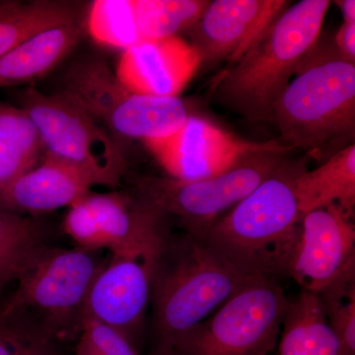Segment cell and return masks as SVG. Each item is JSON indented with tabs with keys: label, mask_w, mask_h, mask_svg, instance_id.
Returning <instances> with one entry per match:
<instances>
[{
	"label": "cell",
	"mask_w": 355,
	"mask_h": 355,
	"mask_svg": "<svg viewBox=\"0 0 355 355\" xmlns=\"http://www.w3.org/2000/svg\"><path fill=\"white\" fill-rule=\"evenodd\" d=\"M305 169L304 160L286 158L209 229L205 241L243 275L279 282L300 237L295 181Z\"/></svg>",
	"instance_id": "obj_1"
},
{
	"label": "cell",
	"mask_w": 355,
	"mask_h": 355,
	"mask_svg": "<svg viewBox=\"0 0 355 355\" xmlns=\"http://www.w3.org/2000/svg\"><path fill=\"white\" fill-rule=\"evenodd\" d=\"M284 144L324 162L354 144L355 64L318 43L273 105Z\"/></svg>",
	"instance_id": "obj_2"
},
{
	"label": "cell",
	"mask_w": 355,
	"mask_h": 355,
	"mask_svg": "<svg viewBox=\"0 0 355 355\" xmlns=\"http://www.w3.org/2000/svg\"><path fill=\"white\" fill-rule=\"evenodd\" d=\"M254 279L236 270L202 237L188 232L176 240L168 236L151 296L154 352L172 355L181 338Z\"/></svg>",
	"instance_id": "obj_3"
},
{
	"label": "cell",
	"mask_w": 355,
	"mask_h": 355,
	"mask_svg": "<svg viewBox=\"0 0 355 355\" xmlns=\"http://www.w3.org/2000/svg\"><path fill=\"white\" fill-rule=\"evenodd\" d=\"M331 1L302 0L219 77L217 99L251 121H270L273 105L320 38Z\"/></svg>",
	"instance_id": "obj_4"
},
{
	"label": "cell",
	"mask_w": 355,
	"mask_h": 355,
	"mask_svg": "<svg viewBox=\"0 0 355 355\" xmlns=\"http://www.w3.org/2000/svg\"><path fill=\"white\" fill-rule=\"evenodd\" d=\"M292 149L286 146L251 154L221 174L196 181L130 172L125 178L135 197L167 217H176L190 234L203 237L219 218L270 176Z\"/></svg>",
	"instance_id": "obj_5"
},
{
	"label": "cell",
	"mask_w": 355,
	"mask_h": 355,
	"mask_svg": "<svg viewBox=\"0 0 355 355\" xmlns=\"http://www.w3.org/2000/svg\"><path fill=\"white\" fill-rule=\"evenodd\" d=\"M104 265L96 252L42 247L16 282L0 315L34 313L39 326L57 340L78 336L89 292Z\"/></svg>",
	"instance_id": "obj_6"
},
{
	"label": "cell",
	"mask_w": 355,
	"mask_h": 355,
	"mask_svg": "<svg viewBox=\"0 0 355 355\" xmlns=\"http://www.w3.org/2000/svg\"><path fill=\"white\" fill-rule=\"evenodd\" d=\"M62 92L101 121L118 140L164 139L190 116L179 97L139 94L123 85L106 60L88 55L70 65Z\"/></svg>",
	"instance_id": "obj_7"
},
{
	"label": "cell",
	"mask_w": 355,
	"mask_h": 355,
	"mask_svg": "<svg viewBox=\"0 0 355 355\" xmlns=\"http://www.w3.org/2000/svg\"><path fill=\"white\" fill-rule=\"evenodd\" d=\"M20 103L41 135L44 157L76 168L95 186L114 188L125 178L128 163L120 142L65 93L46 95L30 87Z\"/></svg>",
	"instance_id": "obj_8"
},
{
	"label": "cell",
	"mask_w": 355,
	"mask_h": 355,
	"mask_svg": "<svg viewBox=\"0 0 355 355\" xmlns=\"http://www.w3.org/2000/svg\"><path fill=\"white\" fill-rule=\"evenodd\" d=\"M288 303L279 280L254 279L181 338L172 355H270Z\"/></svg>",
	"instance_id": "obj_9"
},
{
	"label": "cell",
	"mask_w": 355,
	"mask_h": 355,
	"mask_svg": "<svg viewBox=\"0 0 355 355\" xmlns=\"http://www.w3.org/2000/svg\"><path fill=\"white\" fill-rule=\"evenodd\" d=\"M167 218L135 196L89 191L70 205L62 226L81 249L93 252L108 249L114 254L164 241L169 236Z\"/></svg>",
	"instance_id": "obj_10"
},
{
	"label": "cell",
	"mask_w": 355,
	"mask_h": 355,
	"mask_svg": "<svg viewBox=\"0 0 355 355\" xmlns=\"http://www.w3.org/2000/svg\"><path fill=\"white\" fill-rule=\"evenodd\" d=\"M144 144L168 177L183 181L216 176L248 155L286 146L277 141H249L205 116L191 114L176 132Z\"/></svg>",
	"instance_id": "obj_11"
},
{
	"label": "cell",
	"mask_w": 355,
	"mask_h": 355,
	"mask_svg": "<svg viewBox=\"0 0 355 355\" xmlns=\"http://www.w3.org/2000/svg\"><path fill=\"white\" fill-rule=\"evenodd\" d=\"M167 238L144 249L113 254L91 287L85 315L121 331L135 343L133 338L151 302L154 277Z\"/></svg>",
	"instance_id": "obj_12"
},
{
	"label": "cell",
	"mask_w": 355,
	"mask_h": 355,
	"mask_svg": "<svg viewBox=\"0 0 355 355\" xmlns=\"http://www.w3.org/2000/svg\"><path fill=\"white\" fill-rule=\"evenodd\" d=\"M352 216L338 205L303 214L287 272L303 291L317 295L355 268Z\"/></svg>",
	"instance_id": "obj_13"
},
{
	"label": "cell",
	"mask_w": 355,
	"mask_h": 355,
	"mask_svg": "<svg viewBox=\"0 0 355 355\" xmlns=\"http://www.w3.org/2000/svg\"><path fill=\"white\" fill-rule=\"evenodd\" d=\"M284 0H214L188 32L200 67L235 64L284 12Z\"/></svg>",
	"instance_id": "obj_14"
},
{
	"label": "cell",
	"mask_w": 355,
	"mask_h": 355,
	"mask_svg": "<svg viewBox=\"0 0 355 355\" xmlns=\"http://www.w3.org/2000/svg\"><path fill=\"white\" fill-rule=\"evenodd\" d=\"M200 67L197 51L179 37L141 39L125 50L116 74L139 94L178 97Z\"/></svg>",
	"instance_id": "obj_15"
},
{
	"label": "cell",
	"mask_w": 355,
	"mask_h": 355,
	"mask_svg": "<svg viewBox=\"0 0 355 355\" xmlns=\"http://www.w3.org/2000/svg\"><path fill=\"white\" fill-rule=\"evenodd\" d=\"M95 186L76 168L51 158L16 180L0 196V209L38 214L70 207Z\"/></svg>",
	"instance_id": "obj_16"
},
{
	"label": "cell",
	"mask_w": 355,
	"mask_h": 355,
	"mask_svg": "<svg viewBox=\"0 0 355 355\" xmlns=\"http://www.w3.org/2000/svg\"><path fill=\"white\" fill-rule=\"evenodd\" d=\"M78 22L51 28L28 39L0 58V87L28 84L41 78L73 49L81 37Z\"/></svg>",
	"instance_id": "obj_17"
},
{
	"label": "cell",
	"mask_w": 355,
	"mask_h": 355,
	"mask_svg": "<svg viewBox=\"0 0 355 355\" xmlns=\"http://www.w3.org/2000/svg\"><path fill=\"white\" fill-rule=\"evenodd\" d=\"M295 196L302 216L331 205L354 214L355 144L334 154L313 171L303 170L295 181Z\"/></svg>",
	"instance_id": "obj_18"
},
{
	"label": "cell",
	"mask_w": 355,
	"mask_h": 355,
	"mask_svg": "<svg viewBox=\"0 0 355 355\" xmlns=\"http://www.w3.org/2000/svg\"><path fill=\"white\" fill-rule=\"evenodd\" d=\"M279 336V355H338L321 301L310 292L289 299Z\"/></svg>",
	"instance_id": "obj_19"
},
{
	"label": "cell",
	"mask_w": 355,
	"mask_h": 355,
	"mask_svg": "<svg viewBox=\"0 0 355 355\" xmlns=\"http://www.w3.org/2000/svg\"><path fill=\"white\" fill-rule=\"evenodd\" d=\"M43 153L41 135L25 110L0 104V196L34 169Z\"/></svg>",
	"instance_id": "obj_20"
},
{
	"label": "cell",
	"mask_w": 355,
	"mask_h": 355,
	"mask_svg": "<svg viewBox=\"0 0 355 355\" xmlns=\"http://www.w3.org/2000/svg\"><path fill=\"white\" fill-rule=\"evenodd\" d=\"M74 22L76 10L64 2L0 3V58L39 33Z\"/></svg>",
	"instance_id": "obj_21"
},
{
	"label": "cell",
	"mask_w": 355,
	"mask_h": 355,
	"mask_svg": "<svg viewBox=\"0 0 355 355\" xmlns=\"http://www.w3.org/2000/svg\"><path fill=\"white\" fill-rule=\"evenodd\" d=\"M38 222L0 209V291L17 282L44 243Z\"/></svg>",
	"instance_id": "obj_22"
},
{
	"label": "cell",
	"mask_w": 355,
	"mask_h": 355,
	"mask_svg": "<svg viewBox=\"0 0 355 355\" xmlns=\"http://www.w3.org/2000/svg\"><path fill=\"white\" fill-rule=\"evenodd\" d=\"M210 1L207 0H133L141 39L178 37L195 27Z\"/></svg>",
	"instance_id": "obj_23"
},
{
	"label": "cell",
	"mask_w": 355,
	"mask_h": 355,
	"mask_svg": "<svg viewBox=\"0 0 355 355\" xmlns=\"http://www.w3.org/2000/svg\"><path fill=\"white\" fill-rule=\"evenodd\" d=\"M88 29L100 44L125 50L141 40L133 0L93 2L89 12Z\"/></svg>",
	"instance_id": "obj_24"
},
{
	"label": "cell",
	"mask_w": 355,
	"mask_h": 355,
	"mask_svg": "<svg viewBox=\"0 0 355 355\" xmlns=\"http://www.w3.org/2000/svg\"><path fill=\"white\" fill-rule=\"evenodd\" d=\"M317 296L338 342V355H355V268Z\"/></svg>",
	"instance_id": "obj_25"
},
{
	"label": "cell",
	"mask_w": 355,
	"mask_h": 355,
	"mask_svg": "<svg viewBox=\"0 0 355 355\" xmlns=\"http://www.w3.org/2000/svg\"><path fill=\"white\" fill-rule=\"evenodd\" d=\"M57 342L38 324L0 315V355H58Z\"/></svg>",
	"instance_id": "obj_26"
},
{
	"label": "cell",
	"mask_w": 355,
	"mask_h": 355,
	"mask_svg": "<svg viewBox=\"0 0 355 355\" xmlns=\"http://www.w3.org/2000/svg\"><path fill=\"white\" fill-rule=\"evenodd\" d=\"M76 355H139L135 343L108 324L85 315ZM150 355H160L153 352Z\"/></svg>",
	"instance_id": "obj_27"
},
{
	"label": "cell",
	"mask_w": 355,
	"mask_h": 355,
	"mask_svg": "<svg viewBox=\"0 0 355 355\" xmlns=\"http://www.w3.org/2000/svg\"><path fill=\"white\" fill-rule=\"evenodd\" d=\"M334 44L343 58L355 64V24L343 23L336 32Z\"/></svg>",
	"instance_id": "obj_28"
},
{
	"label": "cell",
	"mask_w": 355,
	"mask_h": 355,
	"mask_svg": "<svg viewBox=\"0 0 355 355\" xmlns=\"http://www.w3.org/2000/svg\"><path fill=\"white\" fill-rule=\"evenodd\" d=\"M336 6L342 11L343 23L355 24V1L354 0H338Z\"/></svg>",
	"instance_id": "obj_29"
}]
</instances>
